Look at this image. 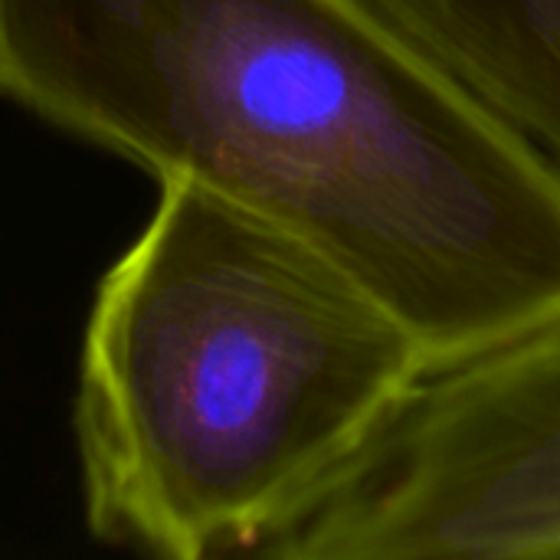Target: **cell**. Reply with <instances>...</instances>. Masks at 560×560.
<instances>
[{
	"label": "cell",
	"mask_w": 560,
	"mask_h": 560,
	"mask_svg": "<svg viewBox=\"0 0 560 560\" xmlns=\"http://www.w3.org/2000/svg\"><path fill=\"white\" fill-rule=\"evenodd\" d=\"M0 95L305 240L427 374L560 318V171L371 0H0Z\"/></svg>",
	"instance_id": "6da1fadb"
},
{
	"label": "cell",
	"mask_w": 560,
	"mask_h": 560,
	"mask_svg": "<svg viewBox=\"0 0 560 560\" xmlns=\"http://www.w3.org/2000/svg\"><path fill=\"white\" fill-rule=\"evenodd\" d=\"M158 184L82 338L85 525L95 541L151 558L259 555L427 364L305 240L197 180Z\"/></svg>",
	"instance_id": "7a4b0ae2"
},
{
	"label": "cell",
	"mask_w": 560,
	"mask_h": 560,
	"mask_svg": "<svg viewBox=\"0 0 560 560\" xmlns=\"http://www.w3.org/2000/svg\"><path fill=\"white\" fill-rule=\"evenodd\" d=\"M259 555L560 558V318L427 374Z\"/></svg>",
	"instance_id": "3957f363"
},
{
	"label": "cell",
	"mask_w": 560,
	"mask_h": 560,
	"mask_svg": "<svg viewBox=\"0 0 560 560\" xmlns=\"http://www.w3.org/2000/svg\"><path fill=\"white\" fill-rule=\"evenodd\" d=\"M560 171V0H371Z\"/></svg>",
	"instance_id": "277c9868"
}]
</instances>
